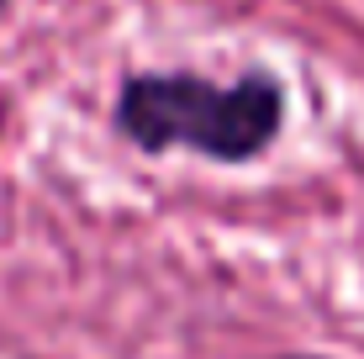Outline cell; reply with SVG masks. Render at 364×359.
Listing matches in <instances>:
<instances>
[{
    "instance_id": "7a4b0ae2",
    "label": "cell",
    "mask_w": 364,
    "mask_h": 359,
    "mask_svg": "<svg viewBox=\"0 0 364 359\" xmlns=\"http://www.w3.org/2000/svg\"><path fill=\"white\" fill-rule=\"evenodd\" d=\"M280 359H317V354H280Z\"/></svg>"
},
{
    "instance_id": "3957f363",
    "label": "cell",
    "mask_w": 364,
    "mask_h": 359,
    "mask_svg": "<svg viewBox=\"0 0 364 359\" xmlns=\"http://www.w3.org/2000/svg\"><path fill=\"white\" fill-rule=\"evenodd\" d=\"M6 6H11V0H0V16H6Z\"/></svg>"
},
{
    "instance_id": "6da1fadb",
    "label": "cell",
    "mask_w": 364,
    "mask_h": 359,
    "mask_svg": "<svg viewBox=\"0 0 364 359\" xmlns=\"http://www.w3.org/2000/svg\"><path fill=\"white\" fill-rule=\"evenodd\" d=\"M111 117L137 154L254 164L285 132V85L269 69H248L228 85L191 69H143L117 85Z\"/></svg>"
}]
</instances>
